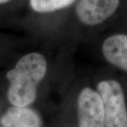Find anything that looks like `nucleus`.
I'll return each mask as SVG.
<instances>
[{"label": "nucleus", "mask_w": 127, "mask_h": 127, "mask_svg": "<svg viewBox=\"0 0 127 127\" xmlns=\"http://www.w3.org/2000/svg\"><path fill=\"white\" fill-rule=\"evenodd\" d=\"M47 62L40 54L32 52L23 56L15 67L6 73L9 86L7 97L14 106L26 107L34 102L38 83L47 72Z\"/></svg>", "instance_id": "nucleus-1"}, {"label": "nucleus", "mask_w": 127, "mask_h": 127, "mask_svg": "<svg viewBox=\"0 0 127 127\" xmlns=\"http://www.w3.org/2000/svg\"><path fill=\"white\" fill-rule=\"evenodd\" d=\"M11 1V0H0V4L7 3V2H9V1Z\"/></svg>", "instance_id": "nucleus-8"}, {"label": "nucleus", "mask_w": 127, "mask_h": 127, "mask_svg": "<svg viewBox=\"0 0 127 127\" xmlns=\"http://www.w3.org/2000/svg\"><path fill=\"white\" fill-rule=\"evenodd\" d=\"M97 93L102 98L105 127H127V108L122 86L117 80L99 82Z\"/></svg>", "instance_id": "nucleus-2"}, {"label": "nucleus", "mask_w": 127, "mask_h": 127, "mask_svg": "<svg viewBox=\"0 0 127 127\" xmlns=\"http://www.w3.org/2000/svg\"><path fill=\"white\" fill-rule=\"evenodd\" d=\"M102 53L109 64L127 73V34L117 33L107 37L102 42Z\"/></svg>", "instance_id": "nucleus-5"}, {"label": "nucleus", "mask_w": 127, "mask_h": 127, "mask_svg": "<svg viewBox=\"0 0 127 127\" xmlns=\"http://www.w3.org/2000/svg\"><path fill=\"white\" fill-rule=\"evenodd\" d=\"M121 0H80L76 7L78 20L93 26L111 18L118 9Z\"/></svg>", "instance_id": "nucleus-4"}, {"label": "nucleus", "mask_w": 127, "mask_h": 127, "mask_svg": "<svg viewBox=\"0 0 127 127\" xmlns=\"http://www.w3.org/2000/svg\"><path fill=\"white\" fill-rule=\"evenodd\" d=\"M76 0H30L31 9L37 13H52L67 8Z\"/></svg>", "instance_id": "nucleus-7"}, {"label": "nucleus", "mask_w": 127, "mask_h": 127, "mask_svg": "<svg viewBox=\"0 0 127 127\" xmlns=\"http://www.w3.org/2000/svg\"><path fill=\"white\" fill-rule=\"evenodd\" d=\"M78 112L79 127H104V106L97 91L86 88L81 92Z\"/></svg>", "instance_id": "nucleus-3"}, {"label": "nucleus", "mask_w": 127, "mask_h": 127, "mask_svg": "<svg viewBox=\"0 0 127 127\" xmlns=\"http://www.w3.org/2000/svg\"><path fill=\"white\" fill-rule=\"evenodd\" d=\"M4 127H40L39 116L25 107L14 106L9 108L1 118Z\"/></svg>", "instance_id": "nucleus-6"}]
</instances>
